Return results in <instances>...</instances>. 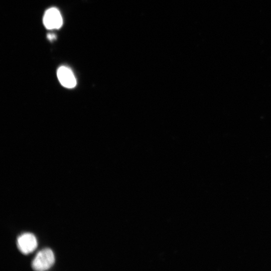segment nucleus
Segmentation results:
<instances>
[{
	"label": "nucleus",
	"instance_id": "nucleus-2",
	"mask_svg": "<svg viewBox=\"0 0 271 271\" xmlns=\"http://www.w3.org/2000/svg\"><path fill=\"white\" fill-rule=\"evenodd\" d=\"M43 23L47 29H59L63 24L62 17L59 11L55 8L47 10L43 17Z\"/></svg>",
	"mask_w": 271,
	"mask_h": 271
},
{
	"label": "nucleus",
	"instance_id": "nucleus-3",
	"mask_svg": "<svg viewBox=\"0 0 271 271\" xmlns=\"http://www.w3.org/2000/svg\"><path fill=\"white\" fill-rule=\"evenodd\" d=\"M58 79L62 86L68 89H73L77 85L76 77L70 68L62 66L57 70Z\"/></svg>",
	"mask_w": 271,
	"mask_h": 271
},
{
	"label": "nucleus",
	"instance_id": "nucleus-5",
	"mask_svg": "<svg viewBox=\"0 0 271 271\" xmlns=\"http://www.w3.org/2000/svg\"><path fill=\"white\" fill-rule=\"evenodd\" d=\"M55 38L56 36L53 34H49L48 35V38L50 40H53V39H55Z\"/></svg>",
	"mask_w": 271,
	"mask_h": 271
},
{
	"label": "nucleus",
	"instance_id": "nucleus-4",
	"mask_svg": "<svg viewBox=\"0 0 271 271\" xmlns=\"http://www.w3.org/2000/svg\"><path fill=\"white\" fill-rule=\"evenodd\" d=\"M17 246L21 253L27 255L33 252L36 249L37 240L32 234H24L17 239Z\"/></svg>",
	"mask_w": 271,
	"mask_h": 271
},
{
	"label": "nucleus",
	"instance_id": "nucleus-1",
	"mask_svg": "<svg viewBox=\"0 0 271 271\" xmlns=\"http://www.w3.org/2000/svg\"><path fill=\"white\" fill-rule=\"evenodd\" d=\"M54 262L55 257L52 251L50 249H44L37 254L32 261V268L38 271L47 270L53 266Z\"/></svg>",
	"mask_w": 271,
	"mask_h": 271
}]
</instances>
